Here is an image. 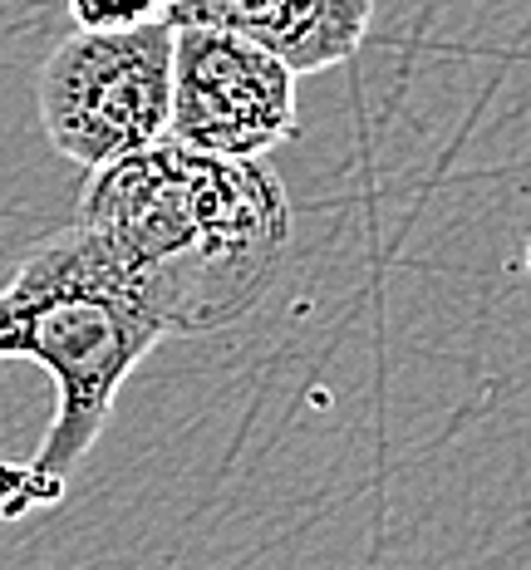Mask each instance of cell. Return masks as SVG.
I'll return each mask as SVG.
<instances>
[{
    "instance_id": "1",
    "label": "cell",
    "mask_w": 531,
    "mask_h": 570,
    "mask_svg": "<svg viewBox=\"0 0 531 570\" xmlns=\"http://www.w3.org/2000/svg\"><path fill=\"white\" fill-rule=\"evenodd\" d=\"M168 335L236 325L271 291L295 212L266 158H222L163 138L94 168L79 217Z\"/></svg>"
},
{
    "instance_id": "2",
    "label": "cell",
    "mask_w": 531,
    "mask_h": 570,
    "mask_svg": "<svg viewBox=\"0 0 531 570\" xmlns=\"http://www.w3.org/2000/svg\"><path fill=\"white\" fill-rule=\"evenodd\" d=\"M168 330L138 301L114 256L85 222L55 232L0 285V364H40L55 384V419L35 462L20 468V487L6 517L50 507L99 433L109 428L118 389L148 360Z\"/></svg>"
},
{
    "instance_id": "3",
    "label": "cell",
    "mask_w": 531,
    "mask_h": 570,
    "mask_svg": "<svg viewBox=\"0 0 531 570\" xmlns=\"http://www.w3.org/2000/svg\"><path fill=\"white\" fill-rule=\"evenodd\" d=\"M173 20L134 30H75L35 79L45 138L75 168H109L173 128Z\"/></svg>"
},
{
    "instance_id": "4",
    "label": "cell",
    "mask_w": 531,
    "mask_h": 570,
    "mask_svg": "<svg viewBox=\"0 0 531 570\" xmlns=\"http://www.w3.org/2000/svg\"><path fill=\"white\" fill-rule=\"evenodd\" d=\"M295 85L301 75L266 45L222 26H177L168 138L222 158H266L301 128Z\"/></svg>"
},
{
    "instance_id": "5",
    "label": "cell",
    "mask_w": 531,
    "mask_h": 570,
    "mask_svg": "<svg viewBox=\"0 0 531 570\" xmlns=\"http://www.w3.org/2000/svg\"><path fill=\"white\" fill-rule=\"evenodd\" d=\"M173 26H222L281 55L295 75H325L360 55L374 0H173Z\"/></svg>"
},
{
    "instance_id": "6",
    "label": "cell",
    "mask_w": 531,
    "mask_h": 570,
    "mask_svg": "<svg viewBox=\"0 0 531 570\" xmlns=\"http://www.w3.org/2000/svg\"><path fill=\"white\" fill-rule=\"evenodd\" d=\"M79 30H134L168 20L173 0H65Z\"/></svg>"
},
{
    "instance_id": "7",
    "label": "cell",
    "mask_w": 531,
    "mask_h": 570,
    "mask_svg": "<svg viewBox=\"0 0 531 570\" xmlns=\"http://www.w3.org/2000/svg\"><path fill=\"white\" fill-rule=\"evenodd\" d=\"M522 271H527V281H531V236H527V252H522Z\"/></svg>"
}]
</instances>
